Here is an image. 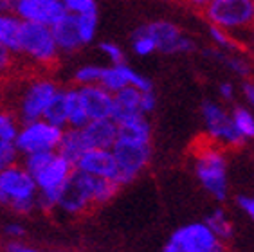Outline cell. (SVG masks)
Segmentation results:
<instances>
[{"label": "cell", "mask_w": 254, "mask_h": 252, "mask_svg": "<svg viewBox=\"0 0 254 252\" xmlns=\"http://www.w3.org/2000/svg\"><path fill=\"white\" fill-rule=\"evenodd\" d=\"M119 189H121V186L116 180L94 177V184H92L94 207H101V205H107L108 202H112L118 196Z\"/></svg>", "instance_id": "cell-26"}, {"label": "cell", "mask_w": 254, "mask_h": 252, "mask_svg": "<svg viewBox=\"0 0 254 252\" xmlns=\"http://www.w3.org/2000/svg\"><path fill=\"white\" fill-rule=\"evenodd\" d=\"M87 148H112L118 139V123L114 119H96L88 121L81 128Z\"/></svg>", "instance_id": "cell-18"}, {"label": "cell", "mask_w": 254, "mask_h": 252, "mask_svg": "<svg viewBox=\"0 0 254 252\" xmlns=\"http://www.w3.org/2000/svg\"><path fill=\"white\" fill-rule=\"evenodd\" d=\"M200 116L207 141H211L213 144L220 146L224 150H236L245 142L238 135L231 119V112L224 105L205 99L200 105Z\"/></svg>", "instance_id": "cell-6"}, {"label": "cell", "mask_w": 254, "mask_h": 252, "mask_svg": "<svg viewBox=\"0 0 254 252\" xmlns=\"http://www.w3.org/2000/svg\"><path fill=\"white\" fill-rule=\"evenodd\" d=\"M205 223L213 231V234L218 238L220 243L229 242L231 238L235 236V225H233V222H231V218L227 216V213H225L224 209H215L205 218Z\"/></svg>", "instance_id": "cell-25"}, {"label": "cell", "mask_w": 254, "mask_h": 252, "mask_svg": "<svg viewBox=\"0 0 254 252\" xmlns=\"http://www.w3.org/2000/svg\"><path fill=\"white\" fill-rule=\"evenodd\" d=\"M2 252H45L38 247H33V245H25L22 242H7L2 247Z\"/></svg>", "instance_id": "cell-41"}, {"label": "cell", "mask_w": 254, "mask_h": 252, "mask_svg": "<svg viewBox=\"0 0 254 252\" xmlns=\"http://www.w3.org/2000/svg\"><path fill=\"white\" fill-rule=\"evenodd\" d=\"M47 123L58 126V128H67V112H65V99H64V88H60V92L53 97L49 107L45 108L44 117Z\"/></svg>", "instance_id": "cell-27"}, {"label": "cell", "mask_w": 254, "mask_h": 252, "mask_svg": "<svg viewBox=\"0 0 254 252\" xmlns=\"http://www.w3.org/2000/svg\"><path fill=\"white\" fill-rule=\"evenodd\" d=\"M218 94H220L222 97V101H235V97H236V88L233 83L229 81H222L220 85H218Z\"/></svg>", "instance_id": "cell-42"}, {"label": "cell", "mask_w": 254, "mask_h": 252, "mask_svg": "<svg viewBox=\"0 0 254 252\" xmlns=\"http://www.w3.org/2000/svg\"><path fill=\"white\" fill-rule=\"evenodd\" d=\"M152 123L148 116H137L118 125V139L133 142H152Z\"/></svg>", "instance_id": "cell-20"}, {"label": "cell", "mask_w": 254, "mask_h": 252, "mask_svg": "<svg viewBox=\"0 0 254 252\" xmlns=\"http://www.w3.org/2000/svg\"><path fill=\"white\" fill-rule=\"evenodd\" d=\"M193 173L205 193L216 202L229 196V160L225 150L204 141L193 151Z\"/></svg>", "instance_id": "cell-1"}, {"label": "cell", "mask_w": 254, "mask_h": 252, "mask_svg": "<svg viewBox=\"0 0 254 252\" xmlns=\"http://www.w3.org/2000/svg\"><path fill=\"white\" fill-rule=\"evenodd\" d=\"M118 166V182L119 186L132 184L144 173L150 162H152V142H133L125 139H116L114 146L110 148Z\"/></svg>", "instance_id": "cell-5"}, {"label": "cell", "mask_w": 254, "mask_h": 252, "mask_svg": "<svg viewBox=\"0 0 254 252\" xmlns=\"http://www.w3.org/2000/svg\"><path fill=\"white\" fill-rule=\"evenodd\" d=\"M62 128L51 125L45 119L20 123L18 133L15 137V146L20 155L33 151H56L62 139Z\"/></svg>", "instance_id": "cell-10"}, {"label": "cell", "mask_w": 254, "mask_h": 252, "mask_svg": "<svg viewBox=\"0 0 254 252\" xmlns=\"http://www.w3.org/2000/svg\"><path fill=\"white\" fill-rule=\"evenodd\" d=\"M13 63H15V54H11L7 49L0 45V81L9 74Z\"/></svg>", "instance_id": "cell-38"}, {"label": "cell", "mask_w": 254, "mask_h": 252, "mask_svg": "<svg viewBox=\"0 0 254 252\" xmlns=\"http://www.w3.org/2000/svg\"><path fill=\"white\" fill-rule=\"evenodd\" d=\"M15 0H0V11H13Z\"/></svg>", "instance_id": "cell-44"}, {"label": "cell", "mask_w": 254, "mask_h": 252, "mask_svg": "<svg viewBox=\"0 0 254 252\" xmlns=\"http://www.w3.org/2000/svg\"><path fill=\"white\" fill-rule=\"evenodd\" d=\"M253 27H254V0H253Z\"/></svg>", "instance_id": "cell-48"}, {"label": "cell", "mask_w": 254, "mask_h": 252, "mask_svg": "<svg viewBox=\"0 0 254 252\" xmlns=\"http://www.w3.org/2000/svg\"><path fill=\"white\" fill-rule=\"evenodd\" d=\"M236 205L242 209V213L254 222V194H238L236 196Z\"/></svg>", "instance_id": "cell-39"}, {"label": "cell", "mask_w": 254, "mask_h": 252, "mask_svg": "<svg viewBox=\"0 0 254 252\" xmlns=\"http://www.w3.org/2000/svg\"><path fill=\"white\" fill-rule=\"evenodd\" d=\"M188 4H191L193 7H198V9H204L209 0H186Z\"/></svg>", "instance_id": "cell-46"}, {"label": "cell", "mask_w": 254, "mask_h": 252, "mask_svg": "<svg viewBox=\"0 0 254 252\" xmlns=\"http://www.w3.org/2000/svg\"><path fill=\"white\" fill-rule=\"evenodd\" d=\"M79 99L85 108L88 121L96 119H112V105L114 94L108 92L101 85H87V87H78Z\"/></svg>", "instance_id": "cell-16"}, {"label": "cell", "mask_w": 254, "mask_h": 252, "mask_svg": "<svg viewBox=\"0 0 254 252\" xmlns=\"http://www.w3.org/2000/svg\"><path fill=\"white\" fill-rule=\"evenodd\" d=\"M64 99L65 112H67V128H83L88 123V117L79 99L78 87L64 88Z\"/></svg>", "instance_id": "cell-23"}, {"label": "cell", "mask_w": 254, "mask_h": 252, "mask_svg": "<svg viewBox=\"0 0 254 252\" xmlns=\"http://www.w3.org/2000/svg\"><path fill=\"white\" fill-rule=\"evenodd\" d=\"M13 13L22 22L54 25L67 13L60 0H15Z\"/></svg>", "instance_id": "cell-13"}, {"label": "cell", "mask_w": 254, "mask_h": 252, "mask_svg": "<svg viewBox=\"0 0 254 252\" xmlns=\"http://www.w3.org/2000/svg\"><path fill=\"white\" fill-rule=\"evenodd\" d=\"M202 11L209 25L227 33L253 25V0H209Z\"/></svg>", "instance_id": "cell-8"}, {"label": "cell", "mask_w": 254, "mask_h": 252, "mask_svg": "<svg viewBox=\"0 0 254 252\" xmlns=\"http://www.w3.org/2000/svg\"><path fill=\"white\" fill-rule=\"evenodd\" d=\"M205 252H225V249H224V245H218V247L211 249V251H205Z\"/></svg>", "instance_id": "cell-47"}, {"label": "cell", "mask_w": 254, "mask_h": 252, "mask_svg": "<svg viewBox=\"0 0 254 252\" xmlns=\"http://www.w3.org/2000/svg\"><path fill=\"white\" fill-rule=\"evenodd\" d=\"M60 92V85L47 76H36L31 79L20 92L16 101V117L20 123L34 121L44 117L45 108L49 107L53 97Z\"/></svg>", "instance_id": "cell-7"}, {"label": "cell", "mask_w": 254, "mask_h": 252, "mask_svg": "<svg viewBox=\"0 0 254 252\" xmlns=\"http://www.w3.org/2000/svg\"><path fill=\"white\" fill-rule=\"evenodd\" d=\"M68 13L81 15V13H98L96 0H60Z\"/></svg>", "instance_id": "cell-35"}, {"label": "cell", "mask_w": 254, "mask_h": 252, "mask_svg": "<svg viewBox=\"0 0 254 252\" xmlns=\"http://www.w3.org/2000/svg\"><path fill=\"white\" fill-rule=\"evenodd\" d=\"M51 252H70V251H62V249H58V251H51Z\"/></svg>", "instance_id": "cell-49"}, {"label": "cell", "mask_w": 254, "mask_h": 252, "mask_svg": "<svg viewBox=\"0 0 254 252\" xmlns=\"http://www.w3.org/2000/svg\"><path fill=\"white\" fill-rule=\"evenodd\" d=\"M20 31H22V20L9 11H0V45L15 56L18 53Z\"/></svg>", "instance_id": "cell-21"}, {"label": "cell", "mask_w": 254, "mask_h": 252, "mask_svg": "<svg viewBox=\"0 0 254 252\" xmlns=\"http://www.w3.org/2000/svg\"><path fill=\"white\" fill-rule=\"evenodd\" d=\"M51 31H53L54 42L58 45L60 53H76L81 47H85L79 36L78 22H76L74 13L67 11L56 24L51 25Z\"/></svg>", "instance_id": "cell-17"}, {"label": "cell", "mask_w": 254, "mask_h": 252, "mask_svg": "<svg viewBox=\"0 0 254 252\" xmlns=\"http://www.w3.org/2000/svg\"><path fill=\"white\" fill-rule=\"evenodd\" d=\"M74 164L64 155H60L58 151H54L47 162L40 168L36 173H33L34 184L38 189L36 196V209L44 213H53L58 207L60 191L64 184L72 175Z\"/></svg>", "instance_id": "cell-3"}, {"label": "cell", "mask_w": 254, "mask_h": 252, "mask_svg": "<svg viewBox=\"0 0 254 252\" xmlns=\"http://www.w3.org/2000/svg\"><path fill=\"white\" fill-rule=\"evenodd\" d=\"M242 92H244V97L249 103V108L254 112V79H245Z\"/></svg>", "instance_id": "cell-43"}, {"label": "cell", "mask_w": 254, "mask_h": 252, "mask_svg": "<svg viewBox=\"0 0 254 252\" xmlns=\"http://www.w3.org/2000/svg\"><path fill=\"white\" fill-rule=\"evenodd\" d=\"M132 49L137 56H150V54L157 53L153 40L150 38V34L146 31L142 29V25L132 34Z\"/></svg>", "instance_id": "cell-31"}, {"label": "cell", "mask_w": 254, "mask_h": 252, "mask_svg": "<svg viewBox=\"0 0 254 252\" xmlns=\"http://www.w3.org/2000/svg\"><path fill=\"white\" fill-rule=\"evenodd\" d=\"M142 29L150 34V38L155 44L157 53L162 54H190L196 51L195 40L188 36L184 31L173 22L168 20H155L150 24H144Z\"/></svg>", "instance_id": "cell-11"}, {"label": "cell", "mask_w": 254, "mask_h": 252, "mask_svg": "<svg viewBox=\"0 0 254 252\" xmlns=\"http://www.w3.org/2000/svg\"><path fill=\"white\" fill-rule=\"evenodd\" d=\"M137 116H142L141 90H137L133 87H127L114 94V105H112L114 121L119 125V123H125Z\"/></svg>", "instance_id": "cell-19"}, {"label": "cell", "mask_w": 254, "mask_h": 252, "mask_svg": "<svg viewBox=\"0 0 254 252\" xmlns=\"http://www.w3.org/2000/svg\"><path fill=\"white\" fill-rule=\"evenodd\" d=\"M16 56L29 60L33 65L49 68L58 63L60 49L54 42L53 31L49 25L22 22L20 44Z\"/></svg>", "instance_id": "cell-4"}, {"label": "cell", "mask_w": 254, "mask_h": 252, "mask_svg": "<svg viewBox=\"0 0 254 252\" xmlns=\"http://www.w3.org/2000/svg\"><path fill=\"white\" fill-rule=\"evenodd\" d=\"M74 170L98 179H118V166L110 148H88L74 162Z\"/></svg>", "instance_id": "cell-15"}, {"label": "cell", "mask_w": 254, "mask_h": 252, "mask_svg": "<svg viewBox=\"0 0 254 252\" xmlns=\"http://www.w3.org/2000/svg\"><path fill=\"white\" fill-rule=\"evenodd\" d=\"M170 242H173L184 252H205L218 245H224L218 242V238L213 234L205 222H191L182 225L177 231H173Z\"/></svg>", "instance_id": "cell-12"}, {"label": "cell", "mask_w": 254, "mask_h": 252, "mask_svg": "<svg viewBox=\"0 0 254 252\" xmlns=\"http://www.w3.org/2000/svg\"><path fill=\"white\" fill-rule=\"evenodd\" d=\"M85 150H88V148L83 139V133H81V128H64L60 144L56 148V151H58L60 155H64L65 159H68L74 164L76 159Z\"/></svg>", "instance_id": "cell-22"}, {"label": "cell", "mask_w": 254, "mask_h": 252, "mask_svg": "<svg viewBox=\"0 0 254 252\" xmlns=\"http://www.w3.org/2000/svg\"><path fill=\"white\" fill-rule=\"evenodd\" d=\"M99 51H101L105 56L108 58L110 65H118V63H125V53L118 44H112V42H103L99 44Z\"/></svg>", "instance_id": "cell-36"}, {"label": "cell", "mask_w": 254, "mask_h": 252, "mask_svg": "<svg viewBox=\"0 0 254 252\" xmlns=\"http://www.w3.org/2000/svg\"><path fill=\"white\" fill-rule=\"evenodd\" d=\"M20 151L16 150L15 142L11 141H0V171L9 168L13 164H18Z\"/></svg>", "instance_id": "cell-34"}, {"label": "cell", "mask_w": 254, "mask_h": 252, "mask_svg": "<svg viewBox=\"0 0 254 252\" xmlns=\"http://www.w3.org/2000/svg\"><path fill=\"white\" fill-rule=\"evenodd\" d=\"M38 189L33 175L24 166L13 164L0 171V205L18 216H27L36 211Z\"/></svg>", "instance_id": "cell-2"}, {"label": "cell", "mask_w": 254, "mask_h": 252, "mask_svg": "<svg viewBox=\"0 0 254 252\" xmlns=\"http://www.w3.org/2000/svg\"><path fill=\"white\" fill-rule=\"evenodd\" d=\"M209 36H211V40H213V44L220 49V51L233 53L236 49V42L233 40L231 33L220 29V27H216V25H209Z\"/></svg>", "instance_id": "cell-32"}, {"label": "cell", "mask_w": 254, "mask_h": 252, "mask_svg": "<svg viewBox=\"0 0 254 252\" xmlns=\"http://www.w3.org/2000/svg\"><path fill=\"white\" fill-rule=\"evenodd\" d=\"M18 128H20V121L15 112L9 110V108L0 107V141L15 142Z\"/></svg>", "instance_id": "cell-28"}, {"label": "cell", "mask_w": 254, "mask_h": 252, "mask_svg": "<svg viewBox=\"0 0 254 252\" xmlns=\"http://www.w3.org/2000/svg\"><path fill=\"white\" fill-rule=\"evenodd\" d=\"M231 112V119L235 125L238 135L244 139L245 142L254 139V112L249 107L244 105H235Z\"/></svg>", "instance_id": "cell-24"}, {"label": "cell", "mask_w": 254, "mask_h": 252, "mask_svg": "<svg viewBox=\"0 0 254 252\" xmlns=\"http://www.w3.org/2000/svg\"><path fill=\"white\" fill-rule=\"evenodd\" d=\"M4 236L7 242H22L25 238V227L20 222H9L4 227Z\"/></svg>", "instance_id": "cell-37"}, {"label": "cell", "mask_w": 254, "mask_h": 252, "mask_svg": "<svg viewBox=\"0 0 254 252\" xmlns=\"http://www.w3.org/2000/svg\"><path fill=\"white\" fill-rule=\"evenodd\" d=\"M53 153L54 151H33V153L22 155V162H20V164L24 166L25 170L33 175V173H36V171H38L51 157H53Z\"/></svg>", "instance_id": "cell-33"}, {"label": "cell", "mask_w": 254, "mask_h": 252, "mask_svg": "<svg viewBox=\"0 0 254 252\" xmlns=\"http://www.w3.org/2000/svg\"><path fill=\"white\" fill-rule=\"evenodd\" d=\"M92 184L94 177L74 170L60 191L56 211H62L65 216H83L88 211H92Z\"/></svg>", "instance_id": "cell-9"}, {"label": "cell", "mask_w": 254, "mask_h": 252, "mask_svg": "<svg viewBox=\"0 0 254 252\" xmlns=\"http://www.w3.org/2000/svg\"><path fill=\"white\" fill-rule=\"evenodd\" d=\"M103 67L101 65H81L76 68V72L72 76L74 87H87V85H99V78H101Z\"/></svg>", "instance_id": "cell-29"}, {"label": "cell", "mask_w": 254, "mask_h": 252, "mask_svg": "<svg viewBox=\"0 0 254 252\" xmlns=\"http://www.w3.org/2000/svg\"><path fill=\"white\" fill-rule=\"evenodd\" d=\"M157 108V96L155 90H146L141 92V112L142 116H150Z\"/></svg>", "instance_id": "cell-40"}, {"label": "cell", "mask_w": 254, "mask_h": 252, "mask_svg": "<svg viewBox=\"0 0 254 252\" xmlns=\"http://www.w3.org/2000/svg\"><path fill=\"white\" fill-rule=\"evenodd\" d=\"M162 252H184V251H182V249H179V247L175 245V243L168 240L166 245H164V249H162Z\"/></svg>", "instance_id": "cell-45"}, {"label": "cell", "mask_w": 254, "mask_h": 252, "mask_svg": "<svg viewBox=\"0 0 254 252\" xmlns=\"http://www.w3.org/2000/svg\"><path fill=\"white\" fill-rule=\"evenodd\" d=\"M2 247H4V242H2V238H0V251H2Z\"/></svg>", "instance_id": "cell-50"}, {"label": "cell", "mask_w": 254, "mask_h": 252, "mask_svg": "<svg viewBox=\"0 0 254 252\" xmlns=\"http://www.w3.org/2000/svg\"><path fill=\"white\" fill-rule=\"evenodd\" d=\"M76 22H78V31L81 36L83 45H88L96 36L98 31V13H81L76 15Z\"/></svg>", "instance_id": "cell-30"}, {"label": "cell", "mask_w": 254, "mask_h": 252, "mask_svg": "<svg viewBox=\"0 0 254 252\" xmlns=\"http://www.w3.org/2000/svg\"><path fill=\"white\" fill-rule=\"evenodd\" d=\"M99 85L112 94L119 92V90H123V88L127 87H133L137 90H141V92L153 90L152 79H148L146 76L135 72L132 67H128L127 63H118V65L103 67Z\"/></svg>", "instance_id": "cell-14"}]
</instances>
